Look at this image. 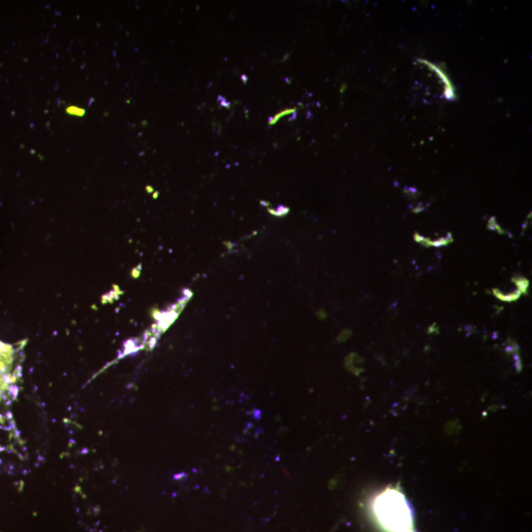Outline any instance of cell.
<instances>
[{
    "instance_id": "cell-1",
    "label": "cell",
    "mask_w": 532,
    "mask_h": 532,
    "mask_svg": "<svg viewBox=\"0 0 532 532\" xmlns=\"http://www.w3.org/2000/svg\"><path fill=\"white\" fill-rule=\"evenodd\" d=\"M375 511L383 525L393 532H405L412 524V510L404 496L387 491L376 501Z\"/></svg>"
},
{
    "instance_id": "cell-2",
    "label": "cell",
    "mask_w": 532,
    "mask_h": 532,
    "mask_svg": "<svg viewBox=\"0 0 532 532\" xmlns=\"http://www.w3.org/2000/svg\"><path fill=\"white\" fill-rule=\"evenodd\" d=\"M414 239L417 243L423 245L426 248H430V247H436V248H441V247H445L448 244H450L452 242V237L451 234H447L446 238H439L437 240H431V239H428V238H424L422 235H420L419 234H415L414 235Z\"/></svg>"
},
{
    "instance_id": "cell-3",
    "label": "cell",
    "mask_w": 532,
    "mask_h": 532,
    "mask_svg": "<svg viewBox=\"0 0 532 532\" xmlns=\"http://www.w3.org/2000/svg\"><path fill=\"white\" fill-rule=\"evenodd\" d=\"M492 293H493V295H494L496 298H498L499 300L503 301V302H510V303H511V302L516 301L517 299L520 298L521 295H522V294H521L519 291H517V290L512 291V292H510V293H503L501 290L496 289V288L493 289Z\"/></svg>"
},
{
    "instance_id": "cell-4",
    "label": "cell",
    "mask_w": 532,
    "mask_h": 532,
    "mask_svg": "<svg viewBox=\"0 0 532 532\" xmlns=\"http://www.w3.org/2000/svg\"><path fill=\"white\" fill-rule=\"evenodd\" d=\"M512 282L514 283V285L516 286V290L519 291L522 295H528V288H529V281L522 276H516L512 277Z\"/></svg>"
}]
</instances>
